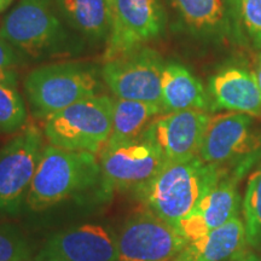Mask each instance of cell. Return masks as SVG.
Listing matches in <instances>:
<instances>
[{
	"mask_svg": "<svg viewBox=\"0 0 261 261\" xmlns=\"http://www.w3.org/2000/svg\"><path fill=\"white\" fill-rule=\"evenodd\" d=\"M107 3H108V5H109V9L112 8V4H113V0H107Z\"/></svg>",
	"mask_w": 261,
	"mask_h": 261,
	"instance_id": "cell-30",
	"label": "cell"
},
{
	"mask_svg": "<svg viewBox=\"0 0 261 261\" xmlns=\"http://www.w3.org/2000/svg\"><path fill=\"white\" fill-rule=\"evenodd\" d=\"M171 261H191V260L189 259V256L187 255V253H185V252H184V249H182L181 252L179 253L178 255L175 256L174 259H172Z\"/></svg>",
	"mask_w": 261,
	"mask_h": 261,
	"instance_id": "cell-28",
	"label": "cell"
},
{
	"mask_svg": "<svg viewBox=\"0 0 261 261\" xmlns=\"http://www.w3.org/2000/svg\"><path fill=\"white\" fill-rule=\"evenodd\" d=\"M23 87L32 114L45 120L81 99L98 96L100 83L94 65L60 62L33 69L25 76Z\"/></svg>",
	"mask_w": 261,
	"mask_h": 261,
	"instance_id": "cell-3",
	"label": "cell"
},
{
	"mask_svg": "<svg viewBox=\"0 0 261 261\" xmlns=\"http://www.w3.org/2000/svg\"><path fill=\"white\" fill-rule=\"evenodd\" d=\"M211 114L181 110L160 115L146 129L161 150L166 163L181 162L200 154Z\"/></svg>",
	"mask_w": 261,
	"mask_h": 261,
	"instance_id": "cell-12",
	"label": "cell"
},
{
	"mask_svg": "<svg viewBox=\"0 0 261 261\" xmlns=\"http://www.w3.org/2000/svg\"><path fill=\"white\" fill-rule=\"evenodd\" d=\"M163 114L162 108L154 104L116 98L113 103L112 135L104 146H115L139 138L156 117Z\"/></svg>",
	"mask_w": 261,
	"mask_h": 261,
	"instance_id": "cell-20",
	"label": "cell"
},
{
	"mask_svg": "<svg viewBox=\"0 0 261 261\" xmlns=\"http://www.w3.org/2000/svg\"><path fill=\"white\" fill-rule=\"evenodd\" d=\"M225 174L228 173L196 156L188 161L166 163L135 195L146 211L177 227Z\"/></svg>",
	"mask_w": 261,
	"mask_h": 261,
	"instance_id": "cell-1",
	"label": "cell"
},
{
	"mask_svg": "<svg viewBox=\"0 0 261 261\" xmlns=\"http://www.w3.org/2000/svg\"><path fill=\"white\" fill-rule=\"evenodd\" d=\"M210 96L213 109L261 117V93L253 70L227 67L211 77Z\"/></svg>",
	"mask_w": 261,
	"mask_h": 261,
	"instance_id": "cell-15",
	"label": "cell"
},
{
	"mask_svg": "<svg viewBox=\"0 0 261 261\" xmlns=\"http://www.w3.org/2000/svg\"><path fill=\"white\" fill-rule=\"evenodd\" d=\"M99 165L103 194L110 195L113 191L136 192L161 171L166 161L155 140L145 130L137 139L104 146Z\"/></svg>",
	"mask_w": 261,
	"mask_h": 261,
	"instance_id": "cell-7",
	"label": "cell"
},
{
	"mask_svg": "<svg viewBox=\"0 0 261 261\" xmlns=\"http://www.w3.org/2000/svg\"><path fill=\"white\" fill-rule=\"evenodd\" d=\"M198 156L204 162L242 179L261 160V132L247 114L230 112L213 115Z\"/></svg>",
	"mask_w": 261,
	"mask_h": 261,
	"instance_id": "cell-6",
	"label": "cell"
},
{
	"mask_svg": "<svg viewBox=\"0 0 261 261\" xmlns=\"http://www.w3.org/2000/svg\"><path fill=\"white\" fill-rule=\"evenodd\" d=\"M232 261H261V256L259 254L250 252V250L247 248L243 253H241L240 255L234 257Z\"/></svg>",
	"mask_w": 261,
	"mask_h": 261,
	"instance_id": "cell-26",
	"label": "cell"
},
{
	"mask_svg": "<svg viewBox=\"0 0 261 261\" xmlns=\"http://www.w3.org/2000/svg\"><path fill=\"white\" fill-rule=\"evenodd\" d=\"M22 55L14 45L0 35V73L5 70L15 69L23 62Z\"/></svg>",
	"mask_w": 261,
	"mask_h": 261,
	"instance_id": "cell-25",
	"label": "cell"
},
{
	"mask_svg": "<svg viewBox=\"0 0 261 261\" xmlns=\"http://www.w3.org/2000/svg\"><path fill=\"white\" fill-rule=\"evenodd\" d=\"M249 247L244 221L240 215L184 248L191 261H232Z\"/></svg>",
	"mask_w": 261,
	"mask_h": 261,
	"instance_id": "cell-18",
	"label": "cell"
},
{
	"mask_svg": "<svg viewBox=\"0 0 261 261\" xmlns=\"http://www.w3.org/2000/svg\"><path fill=\"white\" fill-rule=\"evenodd\" d=\"M31 257L27 238L11 225L0 224V261H29Z\"/></svg>",
	"mask_w": 261,
	"mask_h": 261,
	"instance_id": "cell-23",
	"label": "cell"
},
{
	"mask_svg": "<svg viewBox=\"0 0 261 261\" xmlns=\"http://www.w3.org/2000/svg\"><path fill=\"white\" fill-rule=\"evenodd\" d=\"M55 0H19L0 24V35L33 60L65 54L69 34Z\"/></svg>",
	"mask_w": 261,
	"mask_h": 261,
	"instance_id": "cell-4",
	"label": "cell"
},
{
	"mask_svg": "<svg viewBox=\"0 0 261 261\" xmlns=\"http://www.w3.org/2000/svg\"><path fill=\"white\" fill-rule=\"evenodd\" d=\"M17 79H0V132H18L27 122V109Z\"/></svg>",
	"mask_w": 261,
	"mask_h": 261,
	"instance_id": "cell-22",
	"label": "cell"
},
{
	"mask_svg": "<svg viewBox=\"0 0 261 261\" xmlns=\"http://www.w3.org/2000/svg\"><path fill=\"white\" fill-rule=\"evenodd\" d=\"M169 3L192 34L219 38L230 32L231 0H169Z\"/></svg>",
	"mask_w": 261,
	"mask_h": 261,
	"instance_id": "cell-17",
	"label": "cell"
},
{
	"mask_svg": "<svg viewBox=\"0 0 261 261\" xmlns=\"http://www.w3.org/2000/svg\"><path fill=\"white\" fill-rule=\"evenodd\" d=\"M165 24L166 15L159 0H113L103 61L144 47L161 37Z\"/></svg>",
	"mask_w": 261,
	"mask_h": 261,
	"instance_id": "cell-10",
	"label": "cell"
},
{
	"mask_svg": "<svg viewBox=\"0 0 261 261\" xmlns=\"http://www.w3.org/2000/svg\"><path fill=\"white\" fill-rule=\"evenodd\" d=\"M165 62L158 51L142 47L106 61L100 76L120 99L139 100L162 108V73Z\"/></svg>",
	"mask_w": 261,
	"mask_h": 261,
	"instance_id": "cell-9",
	"label": "cell"
},
{
	"mask_svg": "<svg viewBox=\"0 0 261 261\" xmlns=\"http://www.w3.org/2000/svg\"><path fill=\"white\" fill-rule=\"evenodd\" d=\"M253 71H254V75H255L257 86H259V90H260V93H261V52L256 56L255 67H254Z\"/></svg>",
	"mask_w": 261,
	"mask_h": 261,
	"instance_id": "cell-27",
	"label": "cell"
},
{
	"mask_svg": "<svg viewBox=\"0 0 261 261\" xmlns=\"http://www.w3.org/2000/svg\"><path fill=\"white\" fill-rule=\"evenodd\" d=\"M44 138V132L29 123L0 150V213L21 210L45 149Z\"/></svg>",
	"mask_w": 261,
	"mask_h": 261,
	"instance_id": "cell-8",
	"label": "cell"
},
{
	"mask_svg": "<svg viewBox=\"0 0 261 261\" xmlns=\"http://www.w3.org/2000/svg\"><path fill=\"white\" fill-rule=\"evenodd\" d=\"M233 174H225L215 187L196 204V207L179 221L177 230L188 242L198 240L211 231L223 226L240 215L241 196L238 181Z\"/></svg>",
	"mask_w": 261,
	"mask_h": 261,
	"instance_id": "cell-14",
	"label": "cell"
},
{
	"mask_svg": "<svg viewBox=\"0 0 261 261\" xmlns=\"http://www.w3.org/2000/svg\"><path fill=\"white\" fill-rule=\"evenodd\" d=\"M113 103L107 96H93L52 114L44 120L45 138L60 149L100 152L112 135Z\"/></svg>",
	"mask_w": 261,
	"mask_h": 261,
	"instance_id": "cell-5",
	"label": "cell"
},
{
	"mask_svg": "<svg viewBox=\"0 0 261 261\" xmlns=\"http://www.w3.org/2000/svg\"><path fill=\"white\" fill-rule=\"evenodd\" d=\"M232 8L248 38L261 48V0H232Z\"/></svg>",
	"mask_w": 261,
	"mask_h": 261,
	"instance_id": "cell-24",
	"label": "cell"
},
{
	"mask_svg": "<svg viewBox=\"0 0 261 261\" xmlns=\"http://www.w3.org/2000/svg\"><path fill=\"white\" fill-rule=\"evenodd\" d=\"M242 212L248 246L261 249V162L248 179Z\"/></svg>",
	"mask_w": 261,
	"mask_h": 261,
	"instance_id": "cell-21",
	"label": "cell"
},
{
	"mask_svg": "<svg viewBox=\"0 0 261 261\" xmlns=\"http://www.w3.org/2000/svg\"><path fill=\"white\" fill-rule=\"evenodd\" d=\"M161 87L165 114L181 110L210 112L213 109L211 96L201 81L185 65L177 62L165 63Z\"/></svg>",
	"mask_w": 261,
	"mask_h": 261,
	"instance_id": "cell-16",
	"label": "cell"
},
{
	"mask_svg": "<svg viewBox=\"0 0 261 261\" xmlns=\"http://www.w3.org/2000/svg\"><path fill=\"white\" fill-rule=\"evenodd\" d=\"M102 184V171L96 155L47 145L42 151L25 203L32 211L40 212Z\"/></svg>",
	"mask_w": 261,
	"mask_h": 261,
	"instance_id": "cell-2",
	"label": "cell"
},
{
	"mask_svg": "<svg viewBox=\"0 0 261 261\" xmlns=\"http://www.w3.org/2000/svg\"><path fill=\"white\" fill-rule=\"evenodd\" d=\"M63 19L91 41L107 40L110 32V9L107 0H55Z\"/></svg>",
	"mask_w": 261,
	"mask_h": 261,
	"instance_id": "cell-19",
	"label": "cell"
},
{
	"mask_svg": "<svg viewBox=\"0 0 261 261\" xmlns=\"http://www.w3.org/2000/svg\"><path fill=\"white\" fill-rule=\"evenodd\" d=\"M12 2H14V0H0V12L5 11V10L12 4Z\"/></svg>",
	"mask_w": 261,
	"mask_h": 261,
	"instance_id": "cell-29",
	"label": "cell"
},
{
	"mask_svg": "<svg viewBox=\"0 0 261 261\" xmlns=\"http://www.w3.org/2000/svg\"><path fill=\"white\" fill-rule=\"evenodd\" d=\"M188 243L177 227L144 210L122 226L117 237V261H171Z\"/></svg>",
	"mask_w": 261,
	"mask_h": 261,
	"instance_id": "cell-11",
	"label": "cell"
},
{
	"mask_svg": "<svg viewBox=\"0 0 261 261\" xmlns=\"http://www.w3.org/2000/svg\"><path fill=\"white\" fill-rule=\"evenodd\" d=\"M117 237L100 225L85 224L47 240L37 261H117Z\"/></svg>",
	"mask_w": 261,
	"mask_h": 261,
	"instance_id": "cell-13",
	"label": "cell"
}]
</instances>
